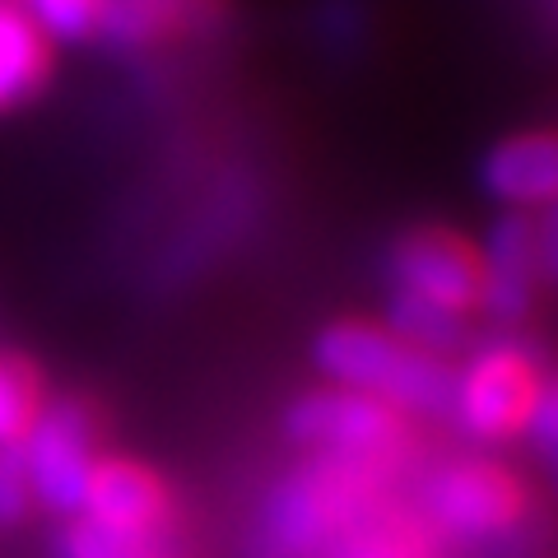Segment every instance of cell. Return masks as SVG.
I'll list each match as a JSON object with an SVG mask.
<instances>
[{
  "mask_svg": "<svg viewBox=\"0 0 558 558\" xmlns=\"http://www.w3.org/2000/svg\"><path fill=\"white\" fill-rule=\"evenodd\" d=\"M47 405L43 373L24 354H0V447H20Z\"/></svg>",
  "mask_w": 558,
  "mask_h": 558,
  "instance_id": "5bb4252c",
  "label": "cell"
},
{
  "mask_svg": "<svg viewBox=\"0 0 558 558\" xmlns=\"http://www.w3.org/2000/svg\"><path fill=\"white\" fill-rule=\"evenodd\" d=\"M526 438L539 447V457H545V465L558 461V373L549 377V387H545V400H539V410H535V424Z\"/></svg>",
  "mask_w": 558,
  "mask_h": 558,
  "instance_id": "ac0fdd59",
  "label": "cell"
},
{
  "mask_svg": "<svg viewBox=\"0 0 558 558\" xmlns=\"http://www.w3.org/2000/svg\"><path fill=\"white\" fill-rule=\"evenodd\" d=\"M387 470L307 457L279 480L256 517V558H326L373 521Z\"/></svg>",
  "mask_w": 558,
  "mask_h": 558,
  "instance_id": "6da1fadb",
  "label": "cell"
},
{
  "mask_svg": "<svg viewBox=\"0 0 558 558\" xmlns=\"http://www.w3.org/2000/svg\"><path fill=\"white\" fill-rule=\"evenodd\" d=\"M549 368L535 349L521 340H488L470 349L461 368H451V400L447 414L470 442L508 447L521 442L535 424V410L545 400Z\"/></svg>",
  "mask_w": 558,
  "mask_h": 558,
  "instance_id": "3957f363",
  "label": "cell"
},
{
  "mask_svg": "<svg viewBox=\"0 0 558 558\" xmlns=\"http://www.w3.org/2000/svg\"><path fill=\"white\" fill-rule=\"evenodd\" d=\"M480 182L488 201L502 209H539L558 205V126H531L502 135L480 163Z\"/></svg>",
  "mask_w": 558,
  "mask_h": 558,
  "instance_id": "9c48e42d",
  "label": "cell"
},
{
  "mask_svg": "<svg viewBox=\"0 0 558 558\" xmlns=\"http://www.w3.org/2000/svg\"><path fill=\"white\" fill-rule=\"evenodd\" d=\"M20 5L51 43H89L98 38L108 0H20Z\"/></svg>",
  "mask_w": 558,
  "mask_h": 558,
  "instance_id": "2e32d148",
  "label": "cell"
},
{
  "mask_svg": "<svg viewBox=\"0 0 558 558\" xmlns=\"http://www.w3.org/2000/svg\"><path fill=\"white\" fill-rule=\"evenodd\" d=\"M61 558H182L178 539L168 535H117L94 521H70L61 535Z\"/></svg>",
  "mask_w": 558,
  "mask_h": 558,
  "instance_id": "9a60e30c",
  "label": "cell"
},
{
  "mask_svg": "<svg viewBox=\"0 0 558 558\" xmlns=\"http://www.w3.org/2000/svg\"><path fill=\"white\" fill-rule=\"evenodd\" d=\"M284 438L303 457H336L391 470V461L410 442V418L391 410L387 400L322 381V387H307L289 400Z\"/></svg>",
  "mask_w": 558,
  "mask_h": 558,
  "instance_id": "277c9868",
  "label": "cell"
},
{
  "mask_svg": "<svg viewBox=\"0 0 558 558\" xmlns=\"http://www.w3.org/2000/svg\"><path fill=\"white\" fill-rule=\"evenodd\" d=\"M312 368L330 387L387 400L405 418L447 414L451 363L396 336L381 317H336L312 336Z\"/></svg>",
  "mask_w": 558,
  "mask_h": 558,
  "instance_id": "7a4b0ae2",
  "label": "cell"
},
{
  "mask_svg": "<svg viewBox=\"0 0 558 558\" xmlns=\"http://www.w3.org/2000/svg\"><path fill=\"white\" fill-rule=\"evenodd\" d=\"M75 517L117 535H168L178 521V498L154 465L135 457H98Z\"/></svg>",
  "mask_w": 558,
  "mask_h": 558,
  "instance_id": "ba28073f",
  "label": "cell"
},
{
  "mask_svg": "<svg viewBox=\"0 0 558 558\" xmlns=\"http://www.w3.org/2000/svg\"><path fill=\"white\" fill-rule=\"evenodd\" d=\"M549 484H554V498H558V461L549 465Z\"/></svg>",
  "mask_w": 558,
  "mask_h": 558,
  "instance_id": "ffe728a7",
  "label": "cell"
},
{
  "mask_svg": "<svg viewBox=\"0 0 558 558\" xmlns=\"http://www.w3.org/2000/svg\"><path fill=\"white\" fill-rule=\"evenodd\" d=\"M535 242H539V279L558 284V205L535 215Z\"/></svg>",
  "mask_w": 558,
  "mask_h": 558,
  "instance_id": "d6986e66",
  "label": "cell"
},
{
  "mask_svg": "<svg viewBox=\"0 0 558 558\" xmlns=\"http://www.w3.org/2000/svg\"><path fill=\"white\" fill-rule=\"evenodd\" d=\"M484 317L502 326L521 322L539 293V242H535V215L526 209H502V219L484 233Z\"/></svg>",
  "mask_w": 558,
  "mask_h": 558,
  "instance_id": "30bf717a",
  "label": "cell"
},
{
  "mask_svg": "<svg viewBox=\"0 0 558 558\" xmlns=\"http://www.w3.org/2000/svg\"><path fill=\"white\" fill-rule=\"evenodd\" d=\"M424 517L447 539L494 545L526 526L531 484L498 457H457L424 484Z\"/></svg>",
  "mask_w": 558,
  "mask_h": 558,
  "instance_id": "5b68a950",
  "label": "cell"
},
{
  "mask_svg": "<svg viewBox=\"0 0 558 558\" xmlns=\"http://www.w3.org/2000/svg\"><path fill=\"white\" fill-rule=\"evenodd\" d=\"M33 512V484L20 447H0V526H14Z\"/></svg>",
  "mask_w": 558,
  "mask_h": 558,
  "instance_id": "e0dca14e",
  "label": "cell"
},
{
  "mask_svg": "<svg viewBox=\"0 0 558 558\" xmlns=\"http://www.w3.org/2000/svg\"><path fill=\"white\" fill-rule=\"evenodd\" d=\"M223 5L229 0H108L98 38H112L121 47H154L191 28H209Z\"/></svg>",
  "mask_w": 558,
  "mask_h": 558,
  "instance_id": "8fae6325",
  "label": "cell"
},
{
  "mask_svg": "<svg viewBox=\"0 0 558 558\" xmlns=\"http://www.w3.org/2000/svg\"><path fill=\"white\" fill-rule=\"evenodd\" d=\"M391 289L451 307L461 317H484V247L447 223H418L387 247Z\"/></svg>",
  "mask_w": 558,
  "mask_h": 558,
  "instance_id": "52a82bcc",
  "label": "cell"
},
{
  "mask_svg": "<svg viewBox=\"0 0 558 558\" xmlns=\"http://www.w3.org/2000/svg\"><path fill=\"white\" fill-rule=\"evenodd\" d=\"M381 322L405 344L424 349L433 359H447V354H457V349H465L470 326H475V317H461V312L438 307V303L418 299V293H400V289H391V303H387V317Z\"/></svg>",
  "mask_w": 558,
  "mask_h": 558,
  "instance_id": "4fadbf2b",
  "label": "cell"
},
{
  "mask_svg": "<svg viewBox=\"0 0 558 558\" xmlns=\"http://www.w3.org/2000/svg\"><path fill=\"white\" fill-rule=\"evenodd\" d=\"M98 442H102V428H98V410L89 400H75V396L47 400L38 424L20 442L33 502H43L57 517H75L84 484H89V470L102 457Z\"/></svg>",
  "mask_w": 558,
  "mask_h": 558,
  "instance_id": "8992f818",
  "label": "cell"
},
{
  "mask_svg": "<svg viewBox=\"0 0 558 558\" xmlns=\"http://www.w3.org/2000/svg\"><path fill=\"white\" fill-rule=\"evenodd\" d=\"M51 75V38L24 14L20 0H0V117L43 94Z\"/></svg>",
  "mask_w": 558,
  "mask_h": 558,
  "instance_id": "7c38bea8",
  "label": "cell"
}]
</instances>
